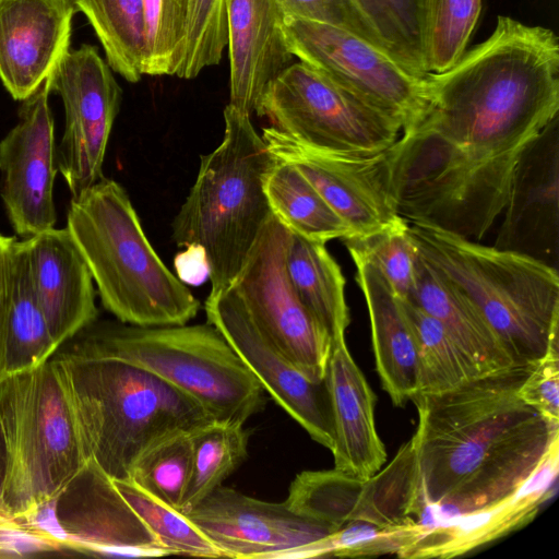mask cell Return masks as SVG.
<instances>
[{
    "mask_svg": "<svg viewBox=\"0 0 559 559\" xmlns=\"http://www.w3.org/2000/svg\"><path fill=\"white\" fill-rule=\"evenodd\" d=\"M532 367L514 365L411 399L418 414L411 439L416 457L411 515L418 524L432 527L513 498L559 441V425L518 395Z\"/></svg>",
    "mask_w": 559,
    "mask_h": 559,
    "instance_id": "6da1fadb",
    "label": "cell"
},
{
    "mask_svg": "<svg viewBox=\"0 0 559 559\" xmlns=\"http://www.w3.org/2000/svg\"><path fill=\"white\" fill-rule=\"evenodd\" d=\"M425 82L428 108L418 126L478 153L519 152L558 116V36L499 15L486 40Z\"/></svg>",
    "mask_w": 559,
    "mask_h": 559,
    "instance_id": "7a4b0ae2",
    "label": "cell"
},
{
    "mask_svg": "<svg viewBox=\"0 0 559 559\" xmlns=\"http://www.w3.org/2000/svg\"><path fill=\"white\" fill-rule=\"evenodd\" d=\"M52 358L87 459L112 479H128L140 453L160 437L214 420L197 400L131 362L75 342Z\"/></svg>",
    "mask_w": 559,
    "mask_h": 559,
    "instance_id": "3957f363",
    "label": "cell"
},
{
    "mask_svg": "<svg viewBox=\"0 0 559 559\" xmlns=\"http://www.w3.org/2000/svg\"><path fill=\"white\" fill-rule=\"evenodd\" d=\"M96 283L103 306L139 326L181 325L200 301L158 257L120 183L103 177L73 197L67 226Z\"/></svg>",
    "mask_w": 559,
    "mask_h": 559,
    "instance_id": "277c9868",
    "label": "cell"
},
{
    "mask_svg": "<svg viewBox=\"0 0 559 559\" xmlns=\"http://www.w3.org/2000/svg\"><path fill=\"white\" fill-rule=\"evenodd\" d=\"M224 121L221 144L201 156L195 181L171 225L178 247L197 245L205 251L210 293L231 287L272 216L263 185L276 158L249 115L228 104Z\"/></svg>",
    "mask_w": 559,
    "mask_h": 559,
    "instance_id": "5b68a950",
    "label": "cell"
},
{
    "mask_svg": "<svg viewBox=\"0 0 559 559\" xmlns=\"http://www.w3.org/2000/svg\"><path fill=\"white\" fill-rule=\"evenodd\" d=\"M419 255L485 317L516 365H534L558 344V270L516 252L408 223Z\"/></svg>",
    "mask_w": 559,
    "mask_h": 559,
    "instance_id": "8992f818",
    "label": "cell"
},
{
    "mask_svg": "<svg viewBox=\"0 0 559 559\" xmlns=\"http://www.w3.org/2000/svg\"><path fill=\"white\" fill-rule=\"evenodd\" d=\"M0 539L52 501L86 463L53 358L0 380Z\"/></svg>",
    "mask_w": 559,
    "mask_h": 559,
    "instance_id": "52a82bcc",
    "label": "cell"
},
{
    "mask_svg": "<svg viewBox=\"0 0 559 559\" xmlns=\"http://www.w3.org/2000/svg\"><path fill=\"white\" fill-rule=\"evenodd\" d=\"M521 151L487 155L420 126L403 132L389 147L399 216L467 239L483 238L503 211Z\"/></svg>",
    "mask_w": 559,
    "mask_h": 559,
    "instance_id": "ba28073f",
    "label": "cell"
},
{
    "mask_svg": "<svg viewBox=\"0 0 559 559\" xmlns=\"http://www.w3.org/2000/svg\"><path fill=\"white\" fill-rule=\"evenodd\" d=\"M94 323L75 335L79 346L156 374L197 400L214 420L243 425L264 407V390L223 334L207 322Z\"/></svg>",
    "mask_w": 559,
    "mask_h": 559,
    "instance_id": "9c48e42d",
    "label": "cell"
},
{
    "mask_svg": "<svg viewBox=\"0 0 559 559\" xmlns=\"http://www.w3.org/2000/svg\"><path fill=\"white\" fill-rule=\"evenodd\" d=\"M11 540L16 552L68 548L94 556L160 557L168 552L92 459Z\"/></svg>",
    "mask_w": 559,
    "mask_h": 559,
    "instance_id": "30bf717a",
    "label": "cell"
},
{
    "mask_svg": "<svg viewBox=\"0 0 559 559\" xmlns=\"http://www.w3.org/2000/svg\"><path fill=\"white\" fill-rule=\"evenodd\" d=\"M257 115L311 148L343 155L382 152L402 131L399 122L301 61L270 84Z\"/></svg>",
    "mask_w": 559,
    "mask_h": 559,
    "instance_id": "8fae6325",
    "label": "cell"
},
{
    "mask_svg": "<svg viewBox=\"0 0 559 559\" xmlns=\"http://www.w3.org/2000/svg\"><path fill=\"white\" fill-rule=\"evenodd\" d=\"M294 57L338 87L400 123L418 126L428 108L425 78L407 71L379 46L329 24L284 19Z\"/></svg>",
    "mask_w": 559,
    "mask_h": 559,
    "instance_id": "7c38bea8",
    "label": "cell"
},
{
    "mask_svg": "<svg viewBox=\"0 0 559 559\" xmlns=\"http://www.w3.org/2000/svg\"><path fill=\"white\" fill-rule=\"evenodd\" d=\"M288 237L272 214L230 288L271 342L309 379L323 382L333 342L288 281Z\"/></svg>",
    "mask_w": 559,
    "mask_h": 559,
    "instance_id": "4fadbf2b",
    "label": "cell"
},
{
    "mask_svg": "<svg viewBox=\"0 0 559 559\" xmlns=\"http://www.w3.org/2000/svg\"><path fill=\"white\" fill-rule=\"evenodd\" d=\"M51 92L63 103L66 126L57 168L73 197L100 180L121 88L96 47L69 49L51 74Z\"/></svg>",
    "mask_w": 559,
    "mask_h": 559,
    "instance_id": "5bb4252c",
    "label": "cell"
},
{
    "mask_svg": "<svg viewBox=\"0 0 559 559\" xmlns=\"http://www.w3.org/2000/svg\"><path fill=\"white\" fill-rule=\"evenodd\" d=\"M415 489L416 457L408 440L383 469L367 478L335 468L299 473L285 503L334 531L352 522L397 526L415 521Z\"/></svg>",
    "mask_w": 559,
    "mask_h": 559,
    "instance_id": "9a60e30c",
    "label": "cell"
},
{
    "mask_svg": "<svg viewBox=\"0 0 559 559\" xmlns=\"http://www.w3.org/2000/svg\"><path fill=\"white\" fill-rule=\"evenodd\" d=\"M261 136L277 160L294 165L317 189L352 236L376 233L401 218L391 192L389 148L357 156L328 153L273 127L264 128Z\"/></svg>",
    "mask_w": 559,
    "mask_h": 559,
    "instance_id": "2e32d148",
    "label": "cell"
},
{
    "mask_svg": "<svg viewBox=\"0 0 559 559\" xmlns=\"http://www.w3.org/2000/svg\"><path fill=\"white\" fill-rule=\"evenodd\" d=\"M207 323L227 340L266 393L308 435L332 451L334 435L325 383L309 379L260 330L231 288L210 293Z\"/></svg>",
    "mask_w": 559,
    "mask_h": 559,
    "instance_id": "e0dca14e",
    "label": "cell"
},
{
    "mask_svg": "<svg viewBox=\"0 0 559 559\" xmlns=\"http://www.w3.org/2000/svg\"><path fill=\"white\" fill-rule=\"evenodd\" d=\"M51 75L22 100L19 121L0 141L1 198L14 231L22 238L55 227L57 168L53 118L48 97Z\"/></svg>",
    "mask_w": 559,
    "mask_h": 559,
    "instance_id": "ac0fdd59",
    "label": "cell"
},
{
    "mask_svg": "<svg viewBox=\"0 0 559 559\" xmlns=\"http://www.w3.org/2000/svg\"><path fill=\"white\" fill-rule=\"evenodd\" d=\"M186 516L222 557L236 559H288L295 550L334 532L293 511L285 501L267 502L224 486Z\"/></svg>",
    "mask_w": 559,
    "mask_h": 559,
    "instance_id": "d6986e66",
    "label": "cell"
},
{
    "mask_svg": "<svg viewBox=\"0 0 559 559\" xmlns=\"http://www.w3.org/2000/svg\"><path fill=\"white\" fill-rule=\"evenodd\" d=\"M493 247L557 270L559 257V117L522 148Z\"/></svg>",
    "mask_w": 559,
    "mask_h": 559,
    "instance_id": "ffe728a7",
    "label": "cell"
},
{
    "mask_svg": "<svg viewBox=\"0 0 559 559\" xmlns=\"http://www.w3.org/2000/svg\"><path fill=\"white\" fill-rule=\"evenodd\" d=\"M74 14L64 0L0 1V80L14 99L52 74L70 49Z\"/></svg>",
    "mask_w": 559,
    "mask_h": 559,
    "instance_id": "44dd1931",
    "label": "cell"
},
{
    "mask_svg": "<svg viewBox=\"0 0 559 559\" xmlns=\"http://www.w3.org/2000/svg\"><path fill=\"white\" fill-rule=\"evenodd\" d=\"M34 292L59 346L95 322L90 269L67 227L26 238Z\"/></svg>",
    "mask_w": 559,
    "mask_h": 559,
    "instance_id": "7402d4cb",
    "label": "cell"
},
{
    "mask_svg": "<svg viewBox=\"0 0 559 559\" xmlns=\"http://www.w3.org/2000/svg\"><path fill=\"white\" fill-rule=\"evenodd\" d=\"M230 66L229 105L258 111L270 84L290 64L276 0H225Z\"/></svg>",
    "mask_w": 559,
    "mask_h": 559,
    "instance_id": "603a6c76",
    "label": "cell"
},
{
    "mask_svg": "<svg viewBox=\"0 0 559 559\" xmlns=\"http://www.w3.org/2000/svg\"><path fill=\"white\" fill-rule=\"evenodd\" d=\"M324 383L334 435V468L360 478L372 476L386 460L374 425L376 395L345 338L332 345Z\"/></svg>",
    "mask_w": 559,
    "mask_h": 559,
    "instance_id": "cb8c5ba5",
    "label": "cell"
},
{
    "mask_svg": "<svg viewBox=\"0 0 559 559\" xmlns=\"http://www.w3.org/2000/svg\"><path fill=\"white\" fill-rule=\"evenodd\" d=\"M559 468V441L555 442L522 490L506 502L456 520L423 527L402 558H451L463 555L530 523L551 496Z\"/></svg>",
    "mask_w": 559,
    "mask_h": 559,
    "instance_id": "d4e9b609",
    "label": "cell"
},
{
    "mask_svg": "<svg viewBox=\"0 0 559 559\" xmlns=\"http://www.w3.org/2000/svg\"><path fill=\"white\" fill-rule=\"evenodd\" d=\"M356 282L369 312L376 367L383 390L396 406H404L419 391V359L415 335L394 294L379 269L352 252Z\"/></svg>",
    "mask_w": 559,
    "mask_h": 559,
    "instance_id": "484cf974",
    "label": "cell"
},
{
    "mask_svg": "<svg viewBox=\"0 0 559 559\" xmlns=\"http://www.w3.org/2000/svg\"><path fill=\"white\" fill-rule=\"evenodd\" d=\"M407 300L439 320L481 374L516 365L477 307L419 253Z\"/></svg>",
    "mask_w": 559,
    "mask_h": 559,
    "instance_id": "4316f807",
    "label": "cell"
},
{
    "mask_svg": "<svg viewBox=\"0 0 559 559\" xmlns=\"http://www.w3.org/2000/svg\"><path fill=\"white\" fill-rule=\"evenodd\" d=\"M59 348L34 292L27 240H14L1 379L40 366L51 359Z\"/></svg>",
    "mask_w": 559,
    "mask_h": 559,
    "instance_id": "83f0119b",
    "label": "cell"
},
{
    "mask_svg": "<svg viewBox=\"0 0 559 559\" xmlns=\"http://www.w3.org/2000/svg\"><path fill=\"white\" fill-rule=\"evenodd\" d=\"M285 270L295 294L332 342L344 340L350 322L346 282L325 243L289 231Z\"/></svg>",
    "mask_w": 559,
    "mask_h": 559,
    "instance_id": "f1b7e54d",
    "label": "cell"
},
{
    "mask_svg": "<svg viewBox=\"0 0 559 559\" xmlns=\"http://www.w3.org/2000/svg\"><path fill=\"white\" fill-rule=\"evenodd\" d=\"M272 214L290 233L326 243L352 236V229L292 164L277 160L264 178Z\"/></svg>",
    "mask_w": 559,
    "mask_h": 559,
    "instance_id": "f546056e",
    "label": "cell"
},
{
    "mask_svg": "<svg viewBox=\"0 0 559 559\" xmlns=\"http://www.w3.org/2000/svg\"><path fill=\"white\" fill-rule=\"evenodd\" d=\"M374 43L416 76L426 62L427 0H347Z\"/></svg>",
    "mask_w": 559,
    "mask_h": 559,
    "instance_id": "4dcf8cb0",
    "label": "cell"
},
{
    "mask_svg": "<svg viewBox=\"0 0 559 559\" xmlns=\"http://www.w3.org/2000/svg\"><path fill=\"white\" fill-rule=\"evenodd\" d=\"M111 70L131 83L142 76L145 50L143 0H78Z\"/></svg>",
    "mask_w": 559,
    "mask_h": 559,
    "instance_id": "1f68e13d",
    "label": "cell"
},
{
    "mask_svg": "<svg viewBox=\"0 0 559 559\" xmlns=\"http://www.w3.org/2000/svg\"><path fill=\"white\" fill-rule=\"evenodd\" d=\"M401 304L417 345L420 370L417 394L445 392L483 376L439 320L408 300Z\"/></svg>",
    "mask_w": 559,
    "mask_h": 559,
    "instance_id": "d6a6232c",
    "label": "cell"
},
{
    "mask_svg": "<svg viewBox=\"0 0 559 559\" xmlns=\"http://www.w3.org/2000/svg\"><path fill=\"white\" fill-rule=\"evenodd\" d=\"M248 431L243 425L212 420L192 431V464L180 506L188 513L221 487L248 455Z\"/></svg>",
    "mask_w": 559,
    "mask_h": 559,
    "instance_id": "836d02e7",
    "label": "cell"
},
{
    "mask_svg": "<svg viewBox=\"0 0 559 559\" xmlns=\"http://www.w3.org/2000/svg\"><path fill=\"white\" fill-rule=\"evenodd\" d=\"M192 464V431L176 430L155 440L136 457L126 480L180 511Z\"/></svg>",
    "mask_w": 559,
    "mask_h": 559,
    "instance_id": "e575fe53",
    "label": "cell"
},
{
    "mask_svg": "<svg viewBox=\"0 0 559 559\" xmlns=\"http://www.w3.org/2000/svg\"><path fill=\"white\" fill-rule=\"evenodd\" d=\"M114 481L168 555L222 558L219 550L186 514L146 493L129 480Z\"/></svg>",
    "mask_w": 559,
    "mask_h": 559,
    "instance_id": "d590c367",
    "label": "cell"
},
{
    "mask_svg": "<svg viewBox=\"0 0 559 559\" xmlns=\"http://www.w3.org/2000/svg\"><path fill=\"white\" fill-rule=\"evenodd\" d=\"M228 41L225 0H187L186 20L175 74L193 79L217 64Z\"/></svg>",
    "mask_w": 559,
    "mask_h": 559,
    "instance_id": "8d00e7d4",
    "label": "cell"
},
{
    "mask_svg": "<svg viewBox=\"0 0 559 559\" xmlns=\"http://www.w3.org/2000/svg\"><path fill=\"white\" fill-rule=\"evenodd\" d=\"M481 0H427L426 62L428 73L452 67L466 51Z\"/></svg>",
    "mask_w": 559,
    "mask_h": 559,
    "instance_id": "74e56055",
    "label": "cell"
},
{
    "mask_svg": "<svg viewBox=\"0 0 559 559\" xmlns=\"http://www.w3.org/2000/svg\"><path fill=\"white\" fill-rule=\"evenodd\" d=\"M343 240L349 253L366 258L379 269L401 300L408 299L418 258V250L408 233V222L401 217L376 233Z\"/></svg>",
    "mask_w": 559,
    "mask_h": 559,
    "instance_id": "f35d334b",
    "label": "cell"
},
{
    "mask_svg": "<svg viewBox=\"0 0 559 559\" xmlns=\"http://www.w3.org/2000/svg\"><path fill=\"white\" fill-rule=\"evenodd\" d=\"M145 50L142 73L173 75L182 41L187 0H143Z\"/></svg>",
    "mask_w": 559,
    "mask_h": 559,
    "instance_id": "ab89813d",
    "label": "cell"
},
{
    "mask_svg": "<svg viewBox=\"0 0 559 559\" xmlns=\"http://www.w3.org/2000/svg\"><path fill=\"white\" fill-rule=\"evenodd\" d=\"M551 345L518 389L519 397L548 421L559 425V352Z\"/></svg>",
    "mask_w": 559,
    "mask_h": 559,
    "instance_id": "60d3db41",
    "label": "cell"
},
{
    "mask_svg": "<svg viewBox=\"0 0 559 559\" xmlns=\"http://www.w3.org/2000/svg\"><path fill=\"white\" fill-rule=\"evenodd\" d=\"M276 1L284 19L304 20L333 25L347 29L377 45L347 0Z\"/></svg>",
    "mask_w": 559,
    "mask_h": 559,
    "instance_id": "b9f144b4",
    "label": "cell"
},
{
    "mask_svg": "<svg viewBox=\"0 0 559 559\" xmlns=\"http://www.w3.org/2000/svg\"><path fill=\"white\" fill-rule=\"evenodd\" d=\"M176 276L183 283L193 286L201 285L209 278L210 267L205 251L202 247L191 245L175 258Z\"/></svg>",
    "mask_w": 559,
    "mask_h": 559,
    "instance_id": "7bdbcfd3",
    "label": "cell"
},
{
    "mask_svg": "<svg viewBox=\"0 0 559 559\" xmlns=\"http://www.w3.org/2000/svg\"><path fill=\"white\" fill-rule=\"evenodd\" d=\"M14 237L0 234V380L2 369L3 335L9 300L11 251Z\"/></svg>",
    "mask_w": 559,
    "mask_h": 559,
    "instance_id": "ee69618b",
    "label": "cell"
},
{
    "mask_svg": "<svg viewBox=\"0 0 559 559\" xmlns=\"http://www.w3.org/2000/svg\"><path fill=\"white\" fill-rule=\"evenodd\" d=\"M3 472H4V445H3L2 431H1V427H0V489H1L2 479H3Z\"/></svg>",
    "mask_w": 559,
    "mask_h": 559,
    "instance_id": "f6af8a7d",
    "label": "cell"
},
{
    "mask_svg": "<svg viewBox=\"0 0 559 559\" xmlns=\"http://www.w3.org/2000/svg\"><path fill=\"white\" fill-rule=\"evenodd\" d=\"M67 3H69L72 9L74 10V12L76 13V2L78 0H64Z\"/></svg>",
    "mask_w": 559,
    "mask_h": 559,
    "instance_id": "bcb514c9",
    "label": "cell"
},
{
    "mask_svg": "<svg viewBox=\"0 0 559 559\" xmlns=\"http://www.w3.org/2000/svg\"><path fill=\"white\" fill-rule=\"evenodd\" d=\"M1 1V0H0Z\"/></svg>",
    "mask_w": 559,
    "mask_h": 559,
    "instance_id": "7dc6e473",
    "label": "cell"
}]
</instances>
